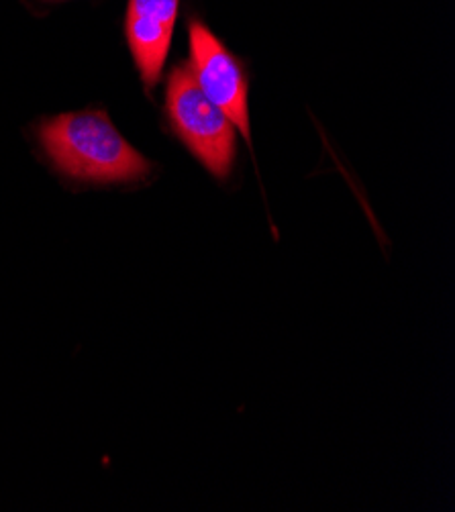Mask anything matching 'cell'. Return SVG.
Returning <instances> with one entry per match:
<instances>
[{
    "label": "cell",
    "mask_w": 455,
    "mask_h": 512,
    "mask_svg": "<svg viewBox=\"0 0 455 512\" xmlns=\"http://www.w3.org/2000/svg\"><path fill=\"white\" fill-rule=\"evenodd\" d=\"M54 3H56V0H54Z\"/></svg>",
    "instance_id": "cell-5"
},
{
    "label": "cell",
    "mask_w": 455,
    "mask_h": 512,
    "mask_svg": "<svg viewBox=\"0 0 455 512\" xmlns=\"http://www.w3.org/2000/svg\"><path fill=\"white\" fill-rule=\"evenodd\" d=\"M166 109L186 147L213 176L227 178L235 162V125L198 88L190 64L176 66L168 78Z\"/></svg>",
    "instance_id": "cell-2"
},
{
    "label": "cell",
    "mask_w": 455,
    "mask_h": 512,
    "mask_svg": "<svg viewBox=\"0 0 455 512\" xmlns=\"http://www.w3.org/2000/svg\"><path fill=\"white\" fill-rule=\"evenodd\" d=\"M188 35L192 56L190 70L198 88L215 107H219L225 113V117L241 131V135L249 143V86L243 66L202 23L192 21Z\"/></svg>",
    "instance_id": "cell-3"
},
{
    "label": "cell",
    "mask_w": 455,
    "mask_h": 512,
    "mask_svg": "<svg viewBox=\"0 0 455 512\" xmlns=\"http://www.w3.org/2000/svg\"><path fill=\"white\" fill-rule=\"evenodd\" d=\"M39 141L64 176L96 184L135 182L151 164L113 127L103 111L66 113L39 127Z\"/></svg>",
    "instance_id": "cell-1"
},
{
    "label": "cell",
    "mask_w": 455,
    "mask_h": 512,
    "mask_svg": "<svg viewBox=\"0 0 455 512\" xmlns=\"http://www.w3.org/2000/svg\"><path fill=\"white\" fill-rule=\"evenodd\" d=\"M180 0H129L127 41L147 92L156 88L168 58Z\"/></svg>",
    "instance_id": "cell-4"
}]
</instances>
